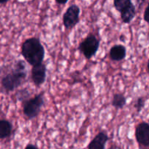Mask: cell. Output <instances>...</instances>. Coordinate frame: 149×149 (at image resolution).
I'll use <instances>...</instances> for the list:
<instances>
[{"instance_id": "obj_7", "label": "cell", "mask_w": 149, "mask_h": 149, "mask_svg": "<svg viewBox=\"0 0 149 149\" xmlns=\"http://www.w3.org/2000/svg\"><path fill=\"white\" fill-rule=\"evenodd\" d=\"M32 81L36 87H40L45 83L47 78V67L43 63L32 66L31 71Z\"/></svg>"}, {"instance_id": "obj_10", "label": "cell", "mask_w": 149, "mask_h": 149, "mask_svg": "<svg viewBox=\"0 0 149 149\" xmlns=\"http://www.w3.org/2000/svg\"><path fill=\"white\" fill-rule=\"evenodd\" d=\"M121 13V19L123 21L124 23L129 24L133 20L136 16V7L134 5L133 3H131L130 4L124 8Z\"/></svg>"}, {"instance_id": "obj_14", "label": "cell", "mask_w": 149, "mask_h": 149, "mask_svg": "<svg viewBox=\"0 0 149 149\" xmlns=\"http://www.w3.org/2000/svg\"><path fill=\"white\" fill-rule=\"evenodd\" d=\"M131 3H132V0H113V6L115 9L119 13Z\"/></svg>"}, {"instance_id": "obj_6", "label": "cell", "mask_w": 149, "mask_h": 149, "mask_svg": "<svg viewBox=\"0 0 149 149\" xmlns=\"http://www.w3.org/2000/svg\"><path fill=\"white\" fill-rule=\"evenodd\" d=\"M135 136L136 141L140 146L148 148L149 146V125L142 122L135 127Z\"/></svg>"}, {"instance_id": "obj_5", "label": "cell", "mask_w": 149, "mask_h": 149, "mask_svg": "<svg viewBox=\"0 0 149 149\" xmlns=\"http://www.w3.org/2000/svg\"><path fill=\"white\" fill-rule=\"evenodd\" d=\"M79 7L77 4H72L68 7L63 15V23L65 29H71L79 23Z\"/></svg>"}, {"instance_id": "obj_9", "label": "cell", "mask_w": 149, "mask_h": 149, "mask_svg": "<svg viewBox=\"0 0 149 149\" xmlns=\"http://www.w3.org/2000/svg\"><path fill=\"white\" fill-rule=\"evenodd\" d=\"M127 56V49L124 45H116L112 47L109 52L111 60L116 62L122 61Z\"/></svg>"}, {"instance_id": "obj_2", "label": "cell", "mask_w": 149, "mask_h": 149, "mask_svg": "<svg viewBox=\"0 0 149 149\" xmlns=\"http://www.w3.org/2000/svg\"><path fill=\"white\" fill-rule=\"evenodd\" d=\"M21 55L25 61L32 66L43 62L45 50L40 39L37 37L26 39L21 45Z\"/></svg>"}, {"instance_id": "obj_4", "label": "cell", "mask_w": 149, "mask_h": 149, "mask_svg": "<svg viewBox=\"0 0 149 149\" xmlns=\"http://www.w3.org/2000/svg\"><path fill=\"white\" fill-rule=\"evenodd\" d=\"M100 47V39L93 33H90L79 45V50L87 60L96 55Z\"/></svg>"}, {"instance_id": "obj_8", "label": "cell", "mask_w": 149, "mask_h": 149, "mask_svg": "<svg viewBox=\"0 0 149 149\" xmlns=\"http://www.w3.org/2000/svg\"><path fill=\"white\" fill-rule=\"evenodd\" d=\"M109 140V137L103 131H100L94 138L90 141L87 148L89 149H104L106 148V143Z\"/></svg>"}, {"instance_id": "obj_13", "label": "cell", "mask_w": 149, "mask_h": 149, "mask_svg": "<svg viewBox=\"0 0 149 149\" xmlns=\"http://www.w3.org/2000/svg\"><path fill=\"white\" fill-rule=\"evenodd\" d=\"M31 96V93L27 87L17 90L15 93V98L17 99V101H20L21 103H23L26 100L30 98Z\"/></svg>"}, {"instance_id": "obj_19", "label": "cell", "mask_w": 149, "mask_h": 149, "mask_svg": "<svg viewBox=\"0 0 149 149\" xmlns=\"http://www.w3.org/2000/svg\"><path fill=\"white\" fill-rule=\"evenodd\" d=\"M146 0H137V1L138 2V4H144V2H145Z\"/></svg>"}, {"instance_id": "obj_11", "label": "cell", "mask_w": 149, "mask_h": 149, "mask_svg": "<svg viewBox=\"0 0 149 149\" xmlns=\"http://www.w3.org/2000/svg\"><path fill=\"white\" fill-rule=\"evenodd\" d=\"M13 132V125L6 119L0 120V139L9 138Z\"/></svg>"}, {"instance_id": "obj_1", "label": "cell", "mask_w": 149, "mask_h": 149, "mask_svg": "<svg viewBox=\"0 0 149 149\" xmlns=\"http://www.w3.org/2000/svg\"><path fill=\"white\" fill-rule=\"evenodd\" d=\"M27 74L26 63L23 60L15 61L4 68V74L1 78V86L5 91H14L26 82Z\"/></svg>"}, {"instance_id": "obj_20", "label": "cell", "mask_w": 149, "mask_h": 149, "mask_svg": "<svg viewBox=\"0 0 149 149\" xmlns=\"http://www.w3.org/2000/svg\"><path fill=\"white\" fill-rule=\"evenodd\" d=\"M10 0H0V4H5V3L8 2Z\"/></svg>"}, {"instance_id": "obj_12", "label": "cell", "mask_w": 149, "mask_h": 149, "mask_svg": "<svg viewBox=\"0 0 149 149\" xmlns=\"http://www.w3.org/2000/svg\"><path fill=\"white\" fill-rule=\"evenodd\" d=\"M127 104V97L121 93L113 95L111 100V105L116 109H123Z\"/></svg>"}, {"instance_id": "obj_18", "label": "cell", "mask_w": 149, "mask_h": 149, "mask_svg": "<svg viewBox=\"0 0 149 149\" xmlns=\"http://www.w3.org/2000/svg\"><path fill=\"white\" fill-rule=\"evenodd\" d=\"M68 0H55V1H56V2L59 4H66V3L68 2Z\"/></svg>"}, {"instance_id": "obj_17", "label": "cell", "mask_w": 149, "mask_h": 149, "mask_svg": "<svg viewBox=\"0 0 149 149\" xmlns=\"http://www.w3.org/2000/svg\"><path fill=\"white\" fill-rule=\"evenodd\" d=\"M25 148H38V146L36 145H33V144H28V145H26V146H25Z\"/></svg>"}, {"instance_id": "obj_15", "label": "cell", "mask_w": 149, "mask_h": 149, "mask_svg": "<svg viewBox=\"0 0 149 149\" xmlns=\"http://www.w3.org/2000/svg\"><path fill=\"white\" fill-rule=\"evenodd\" d=\"M146 104V100L143 98V97H139V98L137 100L136 103H135V108L136 109L137 111L139 113L141 111L143 110V109L144 108Z\"/></svg>"}, {"instance_id": "obj_16", "label": "cell", "mask_w": 149, "mask_h": 149, "mask_svg": "<svg viewBox=\"0 0 149 149\" xmlns=\"http://www.w3.org/2000/svg\"><path fill=\"white\" fill-rule=\"evenodd\" d=\"M148 5H147V7H146L145 10H144V14H143V18L144 20H145L146 23H148Z\"/></svg>"}, {"instance_id": "obj_3", "label": "cell", "mask_w": 149, "mask_h": 149, "mask_svg": "<svg viewBox=\"0 0 149 149\" xmlns=\"http://www.w3.org/2000/svg\"><path fill=\"white\" fill-rule=\"evenodd\" d=\"M45 105V100L42 93L30 97L23 103V112L28 119L36 118L40 113Z\"/></svg>"}]
</instances>
